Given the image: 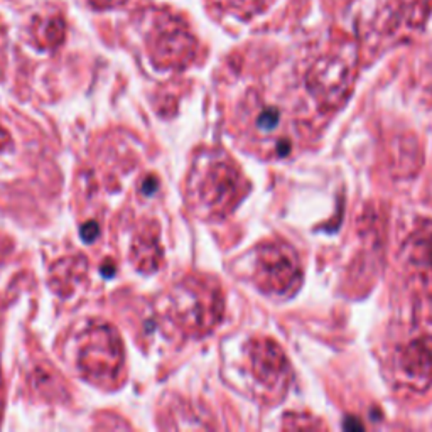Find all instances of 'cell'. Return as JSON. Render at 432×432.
<instances>
[{"label": "cell", "mask_w": 432, "mask_h": 432, "mask_svg": "<svg viewBox=\"0 0 432 432\" xmlns=\"http://www.w3.org/2000/svg\"><path fill=\"white\" fill-rule=\"evenodd\" d=\"M85 343L78 353V363L92 380H110L122 368V346L119 336L107 326H96L83 334Z\"/></svg>", "instance_id": "3"}, {"label": "cell", "mask_w": 432, "mask_h": 432, "mask_svg": "<svg viewBox=\"0 0 432 432\" xmlns=\"http://www.w3.org/2000/svg\"><path fill=\"white\" fill-rule=\"evenodd\" d=\"M279 123V114L275 110H267L263 112L262 115L259 116L257 120V126H259L262 130H274Z\"/></svg>", "instance_id": "7"}, {"label": "cell", "mask_w": 432, "mask_h": 432, "mask_svg": "<svg viewBox=\"0 0 432 432\" xmlns=\"http://www.w3.org/2000/svg\"><path fill=\"white\" fill-rule=\"evenodd\" d=\"M239 174L232 161L206 154L194 164L189 179V196L201 211L225 213L239 198Z\"/></svg>", "instance_id": "1"}, {"label": "cell", "mask_w": 432, "mask_h": 432, "mask_svg": "<svg viewBox=\"0 0 432 432\" xmlns=\"http://www.w3.org/2000/svg\"><path fill=\"white\" fill-rule=\"evenodd\" d=\"M147 14L146 42L150 58L161 68H184L194 60L196 37L184 19L166 9H153Z\"/></svg>", "instance_id": "2"}, {"label": "cell", "mask_w": 432, "mask_h": 432, "mask_svg": "<svg viewBox=\"0 0 432 432\" xmlns=\"http://www.w3.org/2000/svg\"><path fill=\"white\" fill-rule=\"evenodd\" d=\"M254 363L255 370L262 380H268L267 377H275L282 370V356H280L279 349L270 352V349H255L254 353Z\"/></svg>", "instance_id": "5"}, {"label": "cell", "mask_w": 432, "mask_h": 432, "mask_svg": "<svg viewBox=\"0 0 432 432\" xmlns=\"http://www.w3.org/2000/svg\"><path fill=\"white\" fill-rule=\"evenodd\" d=\"M221 3H223L225 9L232 10V12L247 14L257 9L255 6L259 3V0H221Z\"/></svg>", "instance_id": "6"}, {"label": "cell", "mask_w": 432, "mask_h": 432, "mask_svg": "<svg viewBox=\"0 0 432 432\" xmlns=\"http://www.w3.org/2000/svg\"><path fill=\"white\" fill-rule=\"evenodd\" d=\"M88 2L93 9H114V7L123 6L127 0H88Z\"/></svg>", "instance_id": "8"}, {"label": "cell", "mask_w": 432, "mask_h": 432, "mask_svg": "<svg viewBox=\"0 0 432 432\" xmlns=\"http://www.w3.org/2000/svg\"><path fill=\"white\" fill-rule=\"evenodd\" d=\"M259 268L262 270V275H266V282H270V286L277 291L282 289V286H287L289 279L294 275L293 260L274 247L266 248L260 255Z\"/></svg>", "instance_id": "4"}, {"label": "cell", "mask_w": 432, "mask_h": 432, "mask_svg": "<svg viewBox=\"0 0 432 432\" xmlns=\"http://www.w3.org/2000/svg\"><path fill=\"white\" fill-rule=\"evenodd\" d=\"M345 429H363V426H361L360 422H355V420L348 419L345 422Z\"/></svg>", "instance_id": "9"}]
</instances>
